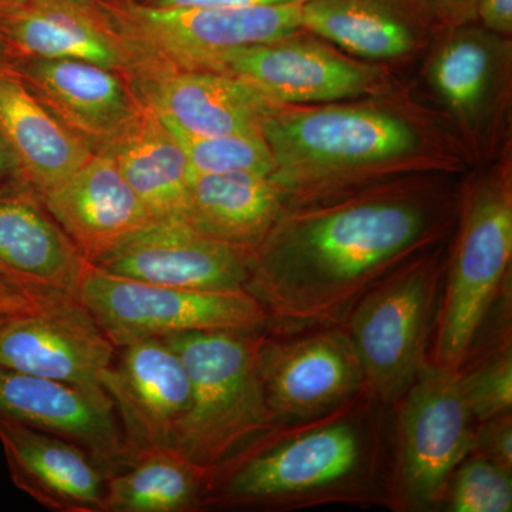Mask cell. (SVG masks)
<instances>
[{"instance_id":"cell-15","label":"cell","mask_w":512,"mask_h":512,"mask_svg":"<svg viewBox=\"0 0 512 512\" xmlns=\"http://www.w3.org/2000/svg\"><path fill=\"white\" fill-rule=\"evenodd\" d=\"M92 265L20 181L0 187V281L30 302L77 299Z\"/></svg>"},{"instance_id":"cell-16","label":"cell","mask_w":512,"mask_h":512,"mask_svg":"<svg viewBox=\"0 0 512 512\" xmlns=\"http://www.w3.org/2000/svg\"><path fill=\"white\" fill-rule=\"evenodd\" d=\"M254 251L207 237L181 221L154 222L100 259L97 268L148 284L242 291Z\"/></svg>"},{"instance_id":"cell-11","label":"cell","mask_w":512,"mask_h":512,"mask_svg":"<svg viewBox=\"0 0 512 512\" xmlns=\"http://www.w3.org/2000/svg\"><path fill=\"white\" fill-rule=\"evenodd\" d=\"M208 72L238 77L282 106L377 96L407 83L389 67L356 59L305 29L224 53Z\"/></svg>"},{"instance_id":"cell-2","label":"cell","mask_w":512,"mask_h":512,"mask_svg":"<svg viewBox=\"0 0 512 512\" xmlns=\"http://www.w3.org/2000/svg\"><path fill=\"white\" fill-rule=\"evenodd\" d=\"M285 207L413 174L471 170L456 137L407 82L392 92L276 104L262 124Z\"/></svg>"},{"instance_id":"cell-8","label":"cell","mask_w":512,"mask_h":512,"mask_svg":"<svg viewBox=\"0 0 512 512\" xmlns=\"http://www.w3.org/2000/svg\"><path fill=\"white\" fill-rule=\"evenodd\" d=\"M390 409L389 508L441 510L451 477L473 453L476 433L457 372L427 362Z\"/></svg>"},{"instance_id":"cell-20","label":"cell","mask_w":512,"mask_h":512,"mask_svg":"<svg viewBox=\"0 0 512 512\" xmlns=\"http://www.w3.org/2000/svg\"><path fill=\"white\" fill-rule=\"evenodd\" d=\"M0 40L3 57L86 60L128 79L134 72L133 57L93 0L0 2Z\"/></svg>"},{"instance_id":"cell-32","label":"cell","mask_w":512,"mask_h":512,"mask_svg":"<svg viewBox=\"0 0 512 512\" xmlns=\"http://www.w3.org/2000/svg\"><path fill=\"white\" fill-rule=\"evenodd\" d=\"M441 30L476 22L478 0H413Z\"/></svg>"},{"instance_id":"cell-5","label":"cell","mask_w":512,"mask_h":512,"mask_svg":"<svg viewBox=\"0 0 512 512\" xmlns=\"http://www.w3.org/2000/svg\"><path fill=\"white\" fill-rule=\"evenodd\" d=\"M266 329H217L163 338L180 355L190 379L187 412L171 448L207 468L212 481L276 427L258 369Z\"/></svg>"},{"instance_id":"cell-9","label":"cell","mask_w":512,"mask_h":512,"mask_svg":"<svg viewBox=\"0 0 512 512\" xmlns=\"http://www.w3.org/2000/svg\"><path fill=\"white\" fill-rule=\"evenodd\" d=\"M144 69L208 70L224 53L302 30L301 6L148 8L127 0H93ZM131 74V76H133Z\"/></svg>"},{"instance_id":"cell-14","label":"cell","mask_w":512,"mask_h":512,"mask_svg":"<svg viewBox=\"0 0 512 512\" xmlns=\"http://www.w3.org/2000/svg\"><path fill=\"white\" fill-rule=\"evenodd\" d=\"M0 62L94 153L113 147L144 109L127 76L96 63L37 57Z\"/></svg>"},{"instance_id":"cell-23","label":"cell","mask_w":512,"mask_h":512,"mask_svg":"<svg viewBox=\"0 0 512 512\" xmlns=\"http://www.w3.org/2000/svg\"><path fill=\"white\" fill-rule=\"evenodd\" d=\"M0 444L13 484L57 512H104L107 476L82 447L0 417Z\"/></svg>"},{"instance_id":"cell-39","label":"cell","mask_w":512,"mask_h":512,"mask_svg":"<svg viewBox=\"0 0 512 512\" xmlns=\"http://www.w3.org/2000/svg\"><path fill=\"white\" fill-rule=\"evenodd\" d=\"M0 2H10V0H0Z\"/></svg>"},{"instance_id":"cell-31","label":"cell","mask_w":512,"mask_h":512,"mask_svg":"<svg viewBox=\"0 0 512 512\" xmlns=\"http://www.w3.org/2000/svg\"><path fill=\"white\" fill-rule=\"evenodd\" d=\"M473 453L512 473V413L478 421Z\"/></svg>"},{"instance_id":"cell-37","label":"cell","mask_w":512,"mask_h":512,"mask_svg":"<svg viewBox=\"0 0 512 512\" xmlns=\"http://www.w3.org/2000/svg\"><path fill=\"white\" fill-rule=\"evenodd\" d=\"M6 49L5 45H3L2 40H0V59H2L3 56H5Z\"/></svg>"},{"instance_id":"cell-30","label":"cell","mask_w":512,"mask_h":512,"mask_svg":"<svg viewBox=\"0 0 512 512\" xmlns=\"http://www.w3.org/2000/svg\"><path fill=\"white\" fill-rule=\"evenodd\" d=\"M441 510L448 512H511L512 473L471 453L451 477Z\"/></svg>"},{"instance_id":"cell-10","label":"cell","mask_w":512,"mask_h":512,"mask_svg":"<svg viewBox=\"0 0 512 512\" xmlns=\"http://www.w3.org/2000/svg\"><path fill=\"white\" fill-rule=\"evenodd\" d=\"M80 302L117 349L144 339L217 329H266L268 316L251 293L198 291L148 284L90 265Z\"/></svg>"},{"instance_id":"cell-36","label":"cell","mask_w":512,"mask_h":512,"mask_svg":"<svg viewBox=\"0 0 512 512\" xmlns=\"http://www.w3.org/2000/svg\"><path fill=\"white\" fill-rule=\"evenodd\" d=\"M15 180H18L15 161L5 141L0 137V187Z\"/></svg>"},{"instance_id":"cell-28","label":"cell","mask_w":512,"mask_h":512,"mask_svg":"<svg viewBox=\"0 0 512 512\" xmlns=\"http://www.w3.org/2000/svg\"><path fill=\"white\" fill-rule=\"evenodd\" d=\"M484 346L468 353L458 370V383L474 420L512 413L511 323L491 333Z\"/></svg>"},{"instance_id":"cell-1","label":"cell","mask_w":512,"mask_h":512,"mask_svg":"<svg viewBox=\"0 0 512 512\" xmlns=\"http://www.w3.org/2000/svg\"><path fill=\"white\" fill-rule=\"evenodd\" d=\"M460 177L406 175L285 207L256 248L245 286L265 309L266 332L343 325L394 269L447 242Z\"/></svg>"},{"instance_id":"cell-4","label":"cell","mask_w":512,"mask_h":512,"mask_svg":"<svg viewBox=\"0 0 512 512\" xmlns=\"http://www.w3.org/2000/svg\"><path fill=\"white\" fill-rule=\"evenodd\" d=\"M512 146L458 183L429 362L458 372L511 288Z\"/></svg>"},{"instance_id":"cell-3","label":"cell","mask_w":512,"mask_h":512,"mask_svg":"<svg viewBox=\"0 0 512 512\" xmlns=\"http://www.w3.org/2000/svg\"><path fill=\"white\" fill-rule=\"evenodd\" d=\"M383 410L365 392L318 419L272 430L214 477L205 507H389Z\"/></svg>"},{"instance_id":"cell-35","label":"cell","mask_w":512,"mask_h":512,"mask_svg":"<svg viewBox=\"0 0 512 512\" xmlns=\"http://www.w3.org/2000/svg\"><path fill=\"white\" fill-rule=\"evenodd\" d=\"M36 303L30 302L25 296L10 289L0 281V315H18V313L33 311Z\"/></svg>"},{"instance_id":"cell-17","label":"cell","mask_w":512,"mask_h":512,"mask_svg":"<svg viewBox=\"0 0 512 512\" xmlns=\"http://www.w3.org/2000/svg\"><path fill=\"white\" fill-rule=\"evenodd\" d=\"M120 350L104 389L133 460L144 451L171 447L191 387L183 360L164 339H144Z\"/></svg>"},{"instance_id":"cell-29","label":"cell","mask_w":512,"mask_h":512,"mask_svg":"<svg viewBox=\"0 0 512 512\" xmlns=\"http://www.w3.org/2000/svg\"><path fill=\"white\" fill-rule=\"evenodd\" d=\"M165 124V123H164ZM183 147L191 173H256L271 175L275 163L262 130L227 136H194L165 124Z\"/></svg>"},{"instance_id":"cell-38","label":"cell","mask_w":512,"mask_h":512,"mask_svg":"<svg viewBox=\"0 0 512 512\" xmlns=\"http://www.w3.org/2000/svg\"><path fill=\"white\" fill-rule=\"evenodd\" d=\"M6 315H0V322H2V319L5 318Z\"/></svg>"},{"instance_id":"cell-19","label":"cell","mask_w":512,"mask_h":512,"mask_svg":"<svg viewBox=\"0 0 512 512\" xmlns=\"http://www.w3.org/2000/svg\"><path fill=\"white\" fill-rule=\"evenodd\" d=\"M130 83L165 124L194 136L262 130L276 106L244 80L208 70L144 69Z\"/></svg>"},{"instance_id":"cell-12","label":"cell","mask_w":512,"mask_h":512,"mask_svg":"<svg viewBox=\"0 0 512 512\" xmlns=\"http://www.w3.org/2000/svg\"><path fill=\"white\" fill-rule=\"evenodd\" d=\"M258 369L276 427L325 416L366 392L365 375L345 326L264 333Z\"/></svg>"},{"instance_id":"cell-25","label":"cell","mask_w":512,"mask_h":512,"mask_svg":"<svg viewBox=\"0 0 512 512\" xmlns=\"http://www.w3.org/2000/svg\"><path fill=\"white\" fill-rule=\"evenodd\" d=\"M284 208V194L268 175L191 173L185 224L255 252Z\"/></svg>"},{"instance_id":"cell-24","label":"cell","mask_w":512,"mask_h":512,"mask_svg":"<svg viewBox=\"0 0 512 512\" xmlns=\"http://www.w3.org/2000/svg\"><path fill=\"white\" fill-rule=\"evenodd\" d=\"M0 137L15 161L18 180L36 195L63 183L94 154L2 62Z\"/></svg>"},{"instance_id":"cell-22","label":"cell","mask_w":512,"mask_h":512,"mask_svg":"<svg viewBox=\"0 0 512 512\" xmlns=\"http://www.w3.org/2000/svg\"><path fill=\"white\" fill-rule=\"evenodd\" d=\"M0 417L72 441L106 476L130 464L116 412L70 384L0 367Z\"/></svg>"},{"instance_id":"cell-33","label":"cell","mask_w":512,"mask_h":512,"mask_svg":"<svg viewBox=\"0 0 512 512\" xmlns=\"http://www.w3.org/2000/svg\"><path fill=\"white\" fill-rule=\"evenodd\" d=\"M148 8H241V6L299 5L306 0H127Z\"/></svg>"},{"instance_id":"cell-18","label":"cell","mask_w":512,"mask_h":512,"mask_svg":"<svg viewBox=\"0 0 512 512\" xmlns=\"http://www.w3.org/2000/svg\"><path fill=\"white\" fill-rule=\"evenodd\" d=\"M302 28L342 52L402 74L443 32L413 0H306Z\"/></svg>"},{"instance_id":"cell-26","label":"cell","mask_w":512,"mask_h":512,"mask_svg":"<svg viewBox=\"0 0 512 512\" xmlns=\"http://www.w3.org/2000/svg\"><path fill=\"white\" fill-rule=\"evenodd\" d=\"M121 175L156 222H185L191 168L164 121L144 106L109 148Z\"/></svg>"},{"instance_id":"cell-34","label":"cell","mask_w":512,"mask_h":512,"mask_svg":"<svg viewBox=\"0 0 512 512\" xmlns=\"http://www.w3.org/2000/svg\"><path fill=\"white\" fill-rule=\"evenodd\" d=\"M476 22L498 35L512 37V0H478Z\"/></svg>"},{"instance_id":"cell-6","label":"cell","mask_w":512,"mask_h":512,"mask_svg":"<svg viewBox=\"0 0 512 512\" xmlns=\"http://www.w3.org/2000/svg\"><path fill=\"white\" fill-rule=\"evenodd\" d=\"M412 84L456 137L471 168L512 146V37L477 22L444 29Z\"/></svg>"},{"instance_id":"cell-7","label":"cell","mask_w":512,"mask_h":512,"mask_svg":"<svg viewBox=\"0 0 512 512\" xmlns=\"http://www.w3.org/2000/svg\"><path fill=\"white\" fill-rule=\"evenodd\" d=\"M447 242L394 269L343 323L365 375L366 393L390 409L429 362Z\"/></svg>"},{"instance_id":"cell-21","label":"cell","mask_w":512,"mask_h":512,"mask_svg":"<svg viewBox=\"0 0 512 512\" xmlns=\"http://www.w3.org/2000/svg\"><path fill=\"white\" fill-rule=\"evenodd\" d=\"M37 198L92 265L156 222L109 151Z\"/></svg>"},{"instance_id":"cell-13","label":"cell","mask_w":512,"mask_h":512,"mask_svg":"<svg viewBox=\"0 0 512 512\" xmlns=\"http://www.w3.org/2000/svg\"><path fill=\"white\" fill-rule=\"evenodd\" d=\"M116 350L77 299L43 302L0 322V367L70 384L110 409L104 379Z\"/></svg>"},{"instance_id":"cell-27","label":"cell","mask_w":512,"mask_h":512,"mask_svg":"<svg viewBox=\"0 0 512 512\" xmlns=\"http://www.w3.org/2000/svg\"><path fill=\"white\" fill-rule=\"evenodd\" d=\"M212 473L174 448L144 451L106 480L104 512H188L205 507Z\"/></svg>"}]
</instances>
